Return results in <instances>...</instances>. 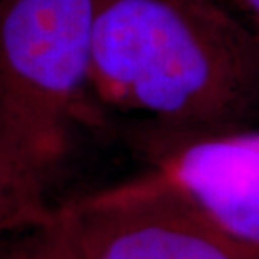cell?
Returning <instances> with one entry per match:
<instances>
[{
    "instance_id": "obj_9",
    "label": "cell",
    "mask_w": 259,
    "mask_h": 259,
    "mask_svg": "<svg viewBox=\"0 0 259 259\" xmlns=\"http://www.w3.org/2000/svg\"><path fill=\"white\" fill-rule=\"evenodd\" d=\"M217 2H221L222 5H226L227 9H229L231 5H234V7H239V2H237V0H217Z\"/></svg>"
},
{
    "instance_id": "obj_6",
    "label": "cell",
    "mask_w": 259,
    "mask_h": 259,
    "mask_svg": "<svg viewBox=\"0 0 259 259\" xmlns=\"http://www.w3.org/2000/svg\"><path fill=\"white\" fill-rule=\"evenodd\" d=\"M34 259H88L66 229L58 232L53 239L44 242Z\"/></svg>"
},
{
    "instance_id": "obj_8",
    "label": "cell",
    "mask_w": 259,
    "mask_h": 259,
    "mask_svg": "<svg viewBox=\"0 0 259 259\" xmlns=\"http://www.w3.org/2000/svg\"><path fill=\"white\" fill-rule=\"evenodd\" d=\"M19 217H15V215H12V214H7V212H0V227H2L4 224H7L9 221H17Z\"/></svg>"
},
{
    "instance_id": "obj_5",
    "label": "cell",
    "mask_w": 259,
    "mask_h": 259,
    "mask_svg": "<svg viewBox=\"0 0 259 259\" xmlns=\"http://www.w3.org/2000/svg\"><path fill=\"white\" fill-rule=\"evenodd\" d=\"M35 182L37 174L0 157V212L29 217Z\"/></svg>"
},
{
    "instance_id": "obj_7",
    "label": "cell",
    "mask_w": 259,
    "mask_h": 259,
    "mask_svg": "<svg viewBox=\"0 0 259 259\" xmlns=\"http://www.w3.org/2000/svg\"><path fill=\"white\" fill-rule=\"evenodd\" d=\"M237 2H239V9H242L249 15L251 29L259 44V0H237Z\"/></svg>"
},
{
    "instance_id": "obj_1",
    "label": "cell",
    "mask_w": 259,
    "mask_h": 259,
    "mask_svg": "<svg viewBox=\"0 0 259 259\" xmlns=\"http://www.w3.org/2000/svg\"><path fill=\"white\" fill-rule=\"evenodd\" d=\"M91 79L168 125L214 132L259 103V44L217 0H95Z\"/></svg>"
},
{
    "instance_id": "obj_4",
    "label": "cell",
    "mask_w": 259,
    "mask_h": 259,
    "mask_svg": "<svg viewBox=\"0 0 259 259\" xmlns=\"http://www.w3.org/2000/svg\"><path fill=\"white\" fill-rule=\"evenodd\" d=\"M150 187L165 190L247 244L259 246V145L236 138H195L170 158Z\"/></svg>"
},
{
    "instance_id": "obj_3",
    "label": "cell",
    "mask_w": 259,
    "mask_h": 259,
    "mask_svg": "<svg viewBox=\"0 0 259 259\" xmlns=\"http://www.w3.org/2000/svg\"><path fill=\"white\" fill-rule=\"evenodd\" d=\"M88 259H259L177 195L147 187L95 204L66 227Z\"/></svg>"
},
{
    "instance_id": "obj_2",
    "label": "cell",
    "mask_w": 259,
    "mask_h": 259,
    "mask_svg": "<svg viewBox=\"0 0 259 259\" xmlns=\"http://www.w3.org/2000/svg\"><path fill=\"white\" fill-rule=\"evenodd\" d=\"M95 0H0V157L37 174L91 77Z\"/></svg>"
}]
</instances>
